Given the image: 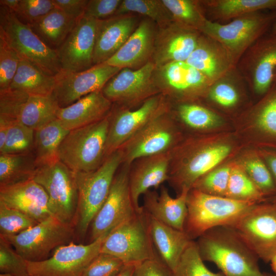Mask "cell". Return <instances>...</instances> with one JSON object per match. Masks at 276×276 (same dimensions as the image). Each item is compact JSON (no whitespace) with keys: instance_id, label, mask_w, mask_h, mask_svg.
Wrapping results in <instances>:
<instances>
[{"instance_id":"6da1fadb","label":"cell","mask_w":276,"mask_h":276,"mask_svg":"<svg viewBox=\"0 0 276 276\" xmlns=\"http://www.w3.org/2000/svg\"><path fill=\"white\" fill-rule=\"evenodd\" d=\"M236 148L228 134L185 135L170 152L169 185L177 195L189 192L200 177L232 156Z\"/></svg>"},{"instance_id":"7a4b0ae2","label":"cell","mask_w":276,"mask_h":276,"mask_svg":"<svg viewBox=\"0 0 276 276\" xmlns=\"http://www.w3.org/2000/svg\"><path fill=\"white\" fill-rule=\"evenodd\" d=\"M195 243L203 261L215 264L224 276L262 275L258 257L227 226L206 231Z\"/></svg>"},{"instance_id":"3957f363","label":"cell","mask_w":276,"mask_h":276,"mask_svg":"<svg viewBox=\"0 0 276 276\" xmlns=\"http://www.w3.org/2000/svg\"><path fill=\"white\" fill-rule=\"evenodd\" d=\"M256 204L214 196L192 188L187 194L183 231L194 241L212 228L232 225Z\"/></svg>"},{"instance_id":"277c9868","label":"cell","mask_w":276,"mask_h":276,"mask_svg":"<svg viewBox=\"0 0 276 276\" xmlns=\"http://www.w3.org/2000/svg\"><path fill=\"white\" fill-rule=\"evenodd\" d=\"M120 150L106 157L101 165L88 172L75 173L78 199L74 223L75 235L83 238L109 194L114 176L122 164Z\"/></svg>"},{"instance_id":"5b68a950","label":"cell","mask_w":276,"mask_h":276,"mask_svg":"<svg viewBox=\"0 0 276 276\" xmlns=\"http://www.w3.org/2000/svg\"><path fill=\"white\" fill-rule=\"evenodd\" d=\"M109 116L90 125L70 130L58 150L59 159L75 173L98 168L105 159Z\"/></svg>"},{"instance_id":"8992f818","label":"cell","mask_w":276,"mask_h":276,"mask_svg":"<svg viewBox=\"0 0 276 276\" xmlns=\"http://www.w3.org/2000/svg\"><path fill=\"white\" fill-rule=\"evenodd\" d=\"M0 37L17 53L45 74L55 76L61 71L57 51L47 45L29 26L15 13L0 6Z\"/></svg>"},{"instance_id":"52a82bcc","label":"cell","mask_w":276,"mask_h":276,"mask_svg":"<svg viewBox=\"0 0 276 276\" xmlns=\"http://www.w3.org/2000/svg\"><path fill=\"white\" fill-rule=\"evenodd\" d=\"M101 252L109 254L125 264H138L157 258L149 230L148 215L142 206L130 218L110 231Z\"/></svg>"},{"instance_id":"ba28073f","label":"cell","mask_w":276,"mask_h":276,"mask_svg":"<svg viewBox=\"0 0 276 276\" xmlns=\"http://www.w3.org/2000/svg\"><path fill=\"white\" fill-rule=\"evenodd\" d=\"M171 108L156 116L118 149L122 164L130 165L140 157L170 152L182 141L185 135Z\"/></svg>"},{"instance_id":"9c48e42d","label":"cell","mask_w":276,"mask_h":276,"mask_svg":"<svg viewBox=\"0 0 276 276\" xmlns=\"http://www.w3.org/2000/svg\"><path fill=\"white\" fill-rule=\"evenodd\" d=\"M275 18L276 15L261 11L244 15L225 24L208 19L200 32L221 43L236 66L246 51L264 36Z\"/></svg>"},{"instance_id":"30bf717a","label":"cell","mask_w":276,"mask_h":276,"mask_svg":"<svg viewBox=\"0 0 276 276\" xmlns=\"http://www.w3.org/2000/svg\"><path fill=\"white\" fill-rule=\"evenodd\" d=\"M32 179L47 193L52 215L74 226L78 199L75 173L58 160L38 166Z\"/></svg>"},{"instance_id":"8fae6325","label":"cell","mask_w":276,"mask_h":276,"mask_svg":"<svg viewBox=\"0 0 276 276\" xmlns=\"http://www.w3.org/2000/svg\"><path fill=\"white\" fill-rule=\"evenodd\" d=\"M227 227L264 262H269L276 254L275 201L256 204Z\"/></svg>"},{"instance_id":"7c38bea8","label":"cell","mask_w":276,"mask_h":276,"mask_svg":"<svg viewBox=\"0 0 276 276\" xmlns=\"http://www.w3.org/2000/svg\"><path fill=\"white\" fill-rule=\"evenodd\" d=\"M75 236L73 225L50 216L17 235L4 237L27 261L37 262L48 258L53 249L71 242Z\"/></svg>"},{"instance_id":"4fadbf2b","label":"cell","mask_w":276,"mask_h":276,"mask_svg":"<svg viewBox=\"0 0 276 276\" xmlns=\"http://www.w3.org/2000/svg\"><path fill=\"white\" fill-rule=\"evenodd\" d=\"M171 107L170 101L160 94L148 98L133 109L113 104L109 115L105 158L117 151L156 116Z\"/></svg>"},{"instance_id":"5bb4252c","label":"cell","mask_w":276,"mask_h":276,"mask_svg":"<svg viewBox=\"0 0 276 276\" xmlns=\"http://www.w3.org/2000/svg\"><path fill=\"white\" fill-rule=\"evenodd\" d=\"M154 77L160 94L175 103L202 102L212 83L186 61L156 68Z\"/></svg>"},{"instance_id":"9a60e30c","label":"cell","mask_w":276,"mask_h":276,"mask_svg":"<svg viewBox=\"0 0 276 276\" xmlns=\"http://www.w3.org/2000/svg\"><path fill=\"white\" fill-rule=\"evenodd\" d=\"M156 66L150 61L135 69L122 68L104 85L102 92L113 104L130 108L159 94L155 80Z\"/></svg>"},{"instance_id":"2e32d148","label":"cell","mask_w":276,"mask_h":276,"mask_svg":"<svg viewBox=\"0 0 276 276\" xmlns=\"http://www.w3.org/2000/svg\"><path fill=\"white\" fill-rule=\"evenodd\" d=\"M107 235L86 245L71 242L57 247L45 260L28 261L29 276H81L86 267L101 252Z\"/></svg>"},{"instance_id":"e0dca14e","label":"cell","mask_w":276,"mask_h":276,"mask_svg":"<svg viewBox=\"0 0 276 276\" xmlns=\"http://www.w3.org/2000/svg\"><path fill=\"white\" fill-rule=\"evenodd\" d=\"M130 166L122 164L116 172L108 196L90 224L91 242L107 235L137 212L129 190Z\"/></svg>"},{"instance_id":"ac0fdd59","label":"cell","mask_w":276,"mask_h":276,"mask_svg":"<svg viewBox=\"0 0 276 276\" xmlns=\"http://www.w3.org/2000/svg\"><path fill=\"white\" fill-rule=\"evenodd\" d=\"M236 68L254 94L265 95L274 82L276 72V34L257 40L241 57Z\"/></svg>"},{"instance_id":"d6986e66","label":"cell","mask_w":276,"mask_h":276,"mask_svg":"<svg viewBox=\"0 0 276 276\" xmlns=\"http://www.w3.org/2000/svg\"><path fill=\"white\" fill-rule=\"evenodd\" d=\"M121 68L105 62L96 64L79 72L61 71L55 76L53 96L59 107L68 106L82 97L101 90L106 83Z\"/></svg>"},{"instance_id":"ffe728a7","label":"cell","mask_w":276,"mask_h":276,"mask_svg":"<svg viewBox=\"0 0 276 276\" xmlns=\"http://www.w3.org/2000/svg\"><path fill=\"white\" fill-rule=\"evenodd\" d=\"M97 20L86 16L78 19L56 50L61 70L79 72L93 66Z\"/></svg>"},{"instance_id":"44dd1931","label":"cell","mask_w":276,"mask_h":276,"mask_svg":"<svg viewBox=\"0 0 276 276\" xmlns=\"http://www.w3.org/2000/svg\"><path fill=\"white\" fill-rule=\"evenodd\" d=\"M201 33L174 22L158 28L151 61L156 68L175 61H186L197 46Z\"/></svg>"},{"instance_id":"7402d4cb","label":"cell","mask_w":276,"mask_h":276,"mask_svg":"<svg viewBox=\"0 0 276 276\" xmlns=\"http://www.w3.org/2000/svg\"><path fill=\"white\" fill-rule=\"evenodd\" d=\"M170 152L140 157L130 165L129 186L132 201L136 211L142 209L139 198L151 188L156 190L168 180Z\"/></svg>"},{"instance_id":"603a6c76","label":"cell","mask_w":276,"mask_h":276,"mask_svg":"<svg viewBox=\"0 0 276 276\" xmlns=\"http://www.w3.org/2000/svg\"><path fill=\"white\" fill-rule=\"evenodd\" d=\"M136 15L128 14L97 20L94 65L105 62L123 45L137 28Z\"/></svg>"},{"instance_id":"cb8c5ba5","label":"cell","mask_w":276,"mask_h":276,"mask_svg":"<svg viewBox=\"0 0 276 276\" xmlns=\"http://www.w3.org/2000/svg\"><path fill=\"white\" fill-rule=\"evenodd\" d=\"M0 203L18 210L38 222L52 216L47 193L33 179L0 187Z\"/></svg>"},{"instance_id":"d4e9b609","label":"cell","mask_w":276,"mask_h":276,"mask_svg":"<svg viewBox=\"0 0 276 276\" xmlns=\"http://www.w3.org/2000/svg\"><path fill=\"white\" fill-rule=\"evenodd\" d=\"M155 22L147 18L142 20L123 45L106 63L120 68H139L150 61L156 30Z\"/></svg>"},{"instance_id":"484cf974","label":"cell","mask_w":276,"mask_h":276,"mask_svg":"<svg viewBox=\"0 0 276 276\" xmlns=\"http://www.w3.org/2000/svg\"><path fill=\"white\" fill-rule=\"evenodd\" d=\"M113 103L101 90L86 95L73 104L59 108L57 119L68 130L86 126L108 117Z\"/></svg>"},{"instance_id":"4316f807","label":"cell","mask_w":276,"mask_h":276,"mask_svg":"<svg viewBox=\"0 0 276 276\" xmlns=\"http://www.w3.org/2000/svg\"><path fill=\"white\" fill-rule=\"evenodd\" d=\"M188 193L183 191L173 198L168 189L162 185L159 193L155 190H150L143 194L142 207L148 215L159 222L183 231L188 211Z\"/></svg>"},{"instance_id":"83f0119b","label":"cell","mask_w":276,"mask_h":276,"mask_svg":"<svg viewBox=\"0 0 276 276\" xmlns=\"http://www.w3.org/2000/svg\"><path fill=\"white\" fill-rule=\"evenodd\" d=\"M186 62L212 83L236 67L224 46L202 33L197 46Z\"/></svg>"},{"instance_id":"f1b7e54d","label":"cell","mask_w":276,"mask_h":276,"mask_svg":"<svg viewBox=\"0 0 276 276\" xmlns=\"http://www.w3.org/2000/svg\"><path fill=\"white\" fill-rule=\"evenodd\" d=\"M147 215L149 233L157 258L175 273L182 254L193 240L184 231Z\"/></svg>"},{"instance_id":"f546056e","label":"cell","mask_w":276,"mask_h":276,"mask_svg":"<svg viewBox=\"0 0 276 276\" xmlns=\"http://www.w3.org/2000/svg\"><path fill=\"white\" fill-rule=\"evenodd\" d=\"M247 87L246 81L236 67L211 84L203 100L209 103L210 107L234 113L245 105Z\"/></svg>"},{"instance_id":"4dcf8cb0","label":"cell","mask_w":276,"mask_h":276,"mask_svg":"<svg viewBox=\"0 0 276 276\" xmlns=\"http://www.w3.org/2000/svg\"><path fill=\"white\" fill-rule=\"evenodd\" d=\"M175 104V110L171 108V110L177 121L180 126L198 134H205L224 123V117L220 112L202 102Z\"/></svg>"},{"instance_id":"1f68e13d","label":"cell","mask_w":276,"mask_h":276,"mask_svg":"<svg viewBox=\"0 0 276 276\" xmlns=\"http://www.w3.org/2000/svg\"><path fill=\"white\" fill-rule=\"evenodd\" d=\"M205 14L214 20L234 19L244 15L266 9H276V0L200 1Z\"/></svg>"},{"instance_id":"d6a6232c","label":"cell","mask_w":276,"mask_h":276,"mask_svg":"<svg viewBox=\"0 0 276 276\" xmlns=\"http://www.w3.org/2000/svg\"><path fill=\"white\" fill-rule=\"evenodd\" d=\"M76 21L55 8L29 26L47 45L57 50L71 32Z\"/></svg>"},{"instance_id":"836d02e7","label":"cell","mask_w":276,"mask_h":276,"mask_svg":"<svg viewBox=\"0 0 276 276\" xmlns=\"http://www.w3.org/2000/svg\"><path fill=\"white\" fill-rule=\"evenodd\" d=\"M256 130L270 142H276V82L255 105L241 113Z\"/></svg>"},{"instance_id":"e575fe53","label":"cell","mask_w":276,"mask_h":276,"mask_svg":"<svg viewBox=\"0 0 276 276\" xmlns=\"http://www.w3.org/2000/svg\"><path fill=\"white\" fill-rule=\"evenodd\" d=\"M69 131L57 119L34 130L33 153L37 166L59 160L60 145Z\"/></svg>"},{"instance_id":"d590c367","label":"cell","mask_w":276,"mask_h":276,"mask_svg":"<svg viewBox=\"0 0 276 276\" xmlns=\"http://www.w3.org/2000/svg\"><path fill=\"white\" fill-rule=\"evenodd\" d=\"M55 83V76L48 75L28 61L20 59L9 87L29 96H45L52 94Z\"/></svg>"},{"instance_id":"8d00e7d4","label":"cell","mask_w":276,"mask_h":276,"mask_svg":"<svg viewBox=\"0 0 276 276\" xmlns=\"http://www.w3.org/2000/svg\"><path fill=\"white\" fill-rule=\"evenodd\" d=\"M37 166L33 153L0 154V187L32 179Z\"/></svg>"},{"instance_id":"74e56055","label":"cell","mask_w":276,"mask_h":276,"mask_svg":"<svg viewBox=\"0 0 276 276\" xmlns=\"http://www.w3.org/2000/svg\"><path fill=\"white\" fill-rule=\"evenodd\" d=\"M59 108L52 94L29 96L21 109L18 121L35 130L56 119Z\"/></svg>"},{"instance_id":"f35d334b","label":"cell","mask_w":276,"mask_h":276,"mask_svg":"<svg viewBox=\"0 0 276 276\" xmlns=\"http://www.w3.org/2000/svg\"><path fill=\"white\" fill-rule=\"evenodd\" d=\"M173 22L184 28L200 32L208 19L200 1L162 0Z\"/></svg>"},{"instance_id":"ab89813d","label":"cell","mask_w":276,"mask_h":276,"mask_svg":"<svg viewBox=\"0 0 276 276\" xmlns=\"http://www.w3.org/2000/svg\"><path fill=\"white\" fill-rule=\"evenodd\" d=\"M225 197L257 203L266 200V196L237 162H233Z\"/></svg>"},{"instance_id":"60d3db41","label":"cell","mask_w":276,"mask_h":276,"mask_svg":"<svg viewBox=\"0 0 276 276\" xmlns=\"http://www.w3.org/2000/svg\"><path fill=\"white\" fill-rule=\"evenodd\" d=\"M136 13L146 16L158 26H167L173 22L162 0H123L114 16Z\"/></svg>"},{"instance_id":"b9f144b4","label":"cell","mask_w":276,"mask_h":276,"mask_svg":"<svg viewBox=\"0 0 276 276\" xmlns=\"http://www.w3.org/2000/svg\"><path fill=\"white\" fill-rule=\"evenodd\" d=\"M237 163L266 197L276 192L272 175L260 153L247 152Z\"/></svg>"},{"instance_id":"7bdbcfd3","label":"cell","mask_w":276,"mask_h":276,"mask_svg":"<svg viewBox=\"0 0 276 276\" xmlns=\"http://www.w3.org/2000/svg\"><path fill=\"white\" fill-rule=\"evenodd\" d=\"M34 130L19 121L12 123L0 154H21L33 153Z\"/></svg>"},{"instance_id":"ee69618b","label":"cell","mask_w":276,"mask_h":276,"mask_svg":"<svg viewBox=\"0 0 276 276\" xmlns=\"http://www.w3.org/2000/svg\"><path fill=\"white\" fill-rule=\"evenodd\" d=\"M233 165L230 163L217 167L200 177L192 188L208 194L225 197Z\"/></svg>"},{"instance_id":"f6af8a7d","label":"cell","mask_w":276,"mask_h":276,"mask_svg":"<svg viewBox=\"0 0 276 276\" xmlns=\"http://www.w3.org/2000/svg\"><path fill=\"white\" fill-rule=\"evenodd\" d=\"M175 274L176 276H224L221 272H214L207 268L195 241H192L186 249Z\"/></svg>"},{"instance_id":"bcb514c9","label":"cell","mask_w":276,"mask_h":276,"mask_svg":"<svg viewBox=\"0 0 276 276\" xmlns=\"http://www.w3.org/2000/svg\"><path fill=\"white\" fill-rule=\"evenodd\" d=\"M38 223L20 211L0 203V236L17 235Z\"/></svg>"},{"instance_id":"7dc6e473","label":"cell","mask_w":276,"mask_h":276,"mask_svg":"<svg viewBox=\"0 0 276 276\" xmlns=\"http://www.w3.org/2000/svg\"><path fill=\"white\" fill-rule=\"evenodd\" d=\"M0 272L14 276H29L28 261L19 255L3 236H0Z\"/></svg>"},{"instance_id":"c3c4849f","label":"cell","mask_w":276,"mask_h":276,"mask_svg":"<svg viewBox=\"0 0 276 276\" xmlns=\"http://www.w3.org/2000/svg\"><path fill=\"white\" fill-rule=\"evenodd\" d=\"M29 97L25 92L11 87L0 90V119L10 123L18 121Z\"/></svg>"},{"instance_id":"681fc988","label":"cell","mask_w":276,"mask_h":276,"mask_svg":"<svg viewBox=\"0 0 276 276\" xmlns=\"http://www.w3.org/2000/svg\"><path fill=\"white\" fill-rule=\"evenodd\" d=\"M20 60L16 51L0 37V90L10 87Z\"/></svg>"},{"instance_id":"f907efd6","label":"cell","mask_w":276,"mask_h":276,"mask_svg":"<svg viewBox=\"0 0 276 276\" xmlns=\"http://www.w3.org/2000/svg\"><path fill=\"white\" fill-rule=\"evenodd\" d=\"M54 8L52 0H19L14 13L20 21L30 26Z\"/></svg>"},{"instance_id":"816d5d0a","label":"cell","mask_w":276,"mask_h":276,"mask_svg":"<svg viewBox=\"0 0 276 276\" xmlns=\"http://www.w3.org/2000/svg\"><path fill=\"white\" fill-rule=\"evenodd\" d=\"M125 265L114 256L100 252L86 267L81 276H116Z\"/></svg>"},{"instance_id":"f5cc1de1","label":"cell","mask_w":276,"mask_h":276,"mask_svg":"<svg viewBox=\"0 0 276 276\" xmlns=\"http://www.w3.org/2000/svg\"><path fill=\"white\" fill-rule=\"evenodd\" d=\"M122 0H88L84 16L104 20L114 16Z\"/></svg>"},{"instance_id":"db71d44e","label":"cell","mask_w":276,"mask_h":276,"mask_svg":"<svg viewBox=\"0 0 276 276\" xmlns=\"http://www.w3.org/2000/svg\"><path fill=\"white\" fill-rule=\"evenodd\" d=\"M134 276H176L157 258L136 264Z\"/></svg>"},{"instance_id":"11a10c76","label":"cell","mask_w":276,"mask_h":276,"mask_svg":"<svg viewBox=\"0 0 276 276\" xmlns=\"http://www.w3.org/2000/svg\"><path fill=\"white\" fill-rule=\"evenodd\" d=\"M55 8L77 20L84 16L88 0H52Z\"/></svg>"},{"instance_id":"9f6ffc18","label":"cell","mask_w":276,"mask_h":276,"mask_svg":"<svg viewBox=\"0 0 276 276\" xmlns=\"http://www.w3.org/2000/svg\"><path fill=\"white\" fill-rule=\"evenodd\" d=\"M260 154L266 162L276 186V153L263 150L260 152Z\"/></svg>"},{"instance_id":"6f0895ef","label":"cell","mask_w":276,"mask_h":276,"mask_svg":"<svg viewBox=\"0 0 276 276\" xmlns=\"http://www.w3.org/2000/svg\"><path fill=\"white\" fill-rule=\"evenodd\" d=\"M11 124L4 120L0 119V150L4 146Z\"/></svg>"},{"instance_id":"680465c9","label":"cell","mask_w":276,"mask_h":276,"mask_svg":"<svg viewBox=\"0 0 276 276\" xmlns=\"http://www.w3.org/2000/svg\"><path fill=\"white\" fill-rule=\"evenodd\" d=\"M135 264H126L116 276H134Z\"/></svg>"},{"instance_id":"91938a15","label":"cell","mask_w":276,"mask_h":276,"mask_svg":"<svg viewBox=\"0 0 276 276\" xmlns=\"http://www.w3.org/2000/svg\"><path fill=\"white\" fill-rule=\"evenodd\" d=\"M19 0H1L0 6L7 8L14 12L18 5Z\"/></svg>"},{"instance_id":"94428289","label":"cell","mask_w":276,"mask_h":276,"mask_svg":"<svg viewBox=\"0 0 276 276\" xmlns=\"http://www.w3.org/2000/svg\"><path fill=\"white\" fill-rule=\"evenodd\" d=\"M269 262L273 272L276 275V254L272 257Z\"/></svg>"},{"instance_id":"6125c7cd","label":"cell","mask_w":276,"mask_h":276,"mask_svg":"<svg viewBox=\"0 0 276 276\" xmlns=\"http://www.w3.org/2000/svg\"><path fill=\"white\" fill-rule=\"evenodd\" d=\"M272 34H276V18L273 23Z\"/></svg>"},{"instance_id":"be15d7a7","label":"cell","mask_w":276,"mask_h":276,"mask_svg":"<svg viewBox=\"0 0 276 276\" xmlns=\"http://www.w3.org/2000/svg\"><path fill=\"white\" fill-rule=\"evenodd\" d=\"M262 276H276V275L274 274H271L267 272H263Z\"/></svg>"},{"instance_id":"e7e4bbea","label":"cell","mask_w":276,"mask_h":276,"mask_svg":"<svg viewBox=\"0 0 276 276\" xmlns=\"http://www.w3.org/2000/svg\"><path fill=\"white\" fill-rule=\"evenodd\" d=\"M0 276H14V275H13L12 274H9V273H1Z\"/></svg>"},{"instance_id":"03108f58","label":"cell","mask_w":276,"mask_h":276,"mask_svg":"<svg viewBox=\"0 0 276 276\" xmlns=\"http://www.w3.org/2000/svg\"><path fill=\"white\" fill-rule=\"evenodd\" d=\"M274 82H276V72H275V74H274Z\"/></svg>"},{"instance_id":"003e7915","label":"cell","mask_w":276,"mask_h":276,"mask_svg":"<svg viewBox=\"0 0 276 276\" xmlns=\"http://www.w3.org/2000/svg\"><path fill=\"white\" fill-rule=\"evenodd\" d=\"M275 201V202H276V200H275V201Z\"/></svg>"}]
</instances>
